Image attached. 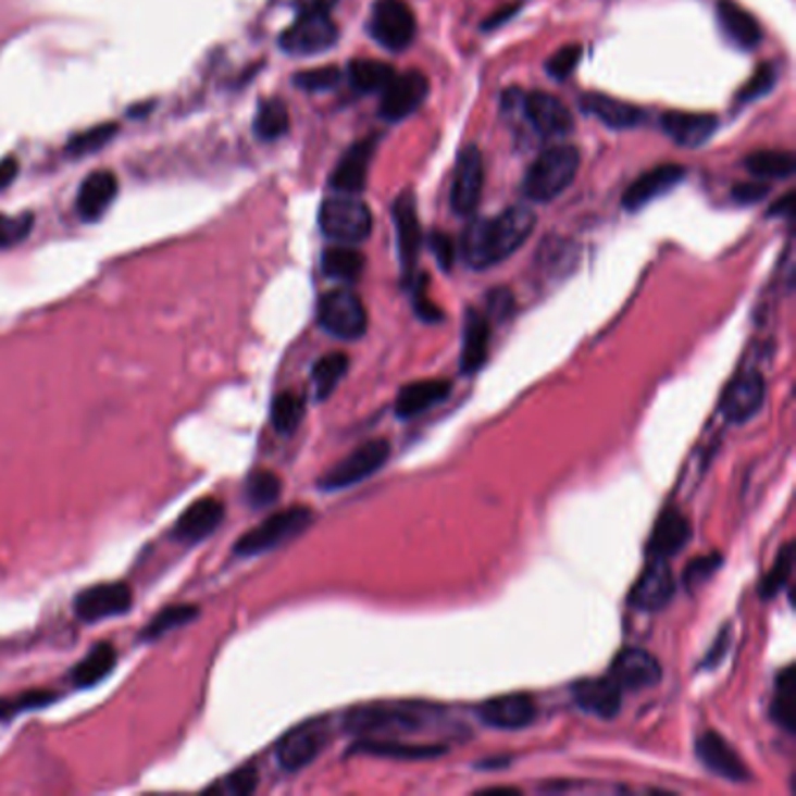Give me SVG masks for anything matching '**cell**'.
Segmentation results:
<instances>
[{"label":"cell","instance_id":"6da1fadb","mask_svg":"<svg viewBox=\"0 0 796 796\" xmlns=\"http://www.w3.org/2000/svg\"><path fill=\"white\" fill-rule=\"evenodd\" d=\"M535 213L512 206L498 217H476L460 238V258L470 269H490L514 254L535 229Z\"/></svg>","mask_w":796,"mask_h":796},{"label":"cell","instance_id":"7a4b0ae2","mask_svg":"<svg viewBox=\"0 0 796 796\" xmlns=\"http://www.w3.org/2000/svg\"><path fill=\"white\" fill-rule=\"evenodd\" d=\"M441 726V710L425 704H372L344 714V729L360 741H402Z\"/></svg>","mask_w":796,"mask_h":796},{"label":"cell","instance_id":"3957f363","mask_svg":"<svg viewBox=\"0 0 796 796\" xmlns=\"http://www.w3.org/2000/svg\"><path fill=\"white\" fill-rule=\"evenodd\" d=\"M580 171V152L572 146H554L539 154L523 178V195L535 203L561 197Z\"/></svg>","mask_w":796,"mask_h":796},{"label":"cell","instance_id":"277c9868","mask_svg":"<svg viewBox=\"0 0 796 796\" xmlns=\"http://www.w3.org/2000/svg\"><path fill=\"white\" fill-rule=\"evenodd\" d=\"M318 222H321L323 234L332 238V241L353 246L362 244L372 234L374 215L370 206L360 201L356 195L337 192L323 201Z\"/></svg>","mask_w":796,"mask_h":796},{"label":"cell","instance_id":"5b68a950","mask_svg":"<svg viewBox=\"0 0 796 796\" xmlns=\"http://www.w3.org/2000/svg\"><path fill=\"white\" fill-rule=\"evenodd\" d=\"M311 523H313V509H309L307 505H293L288 509H281V512L264 519L238 539L234 545V554L260 556L264 551H272L283 543H288V539L297 537L299 533H304Z\"/></svg>","mask_w":796,"mask_h":796},{"label":"cell","instance_id":"8992f818","mask_svg":"<svg viewBox=\"0 0 796 796\" xmlns=\"http://www.w3.org/2000/svg\"><path fill=\"white\" fill-rule=\"evenodd\" d=\"M390 458V441L388 439H372L364 441L356 451H350L346 458H341L337 465H332L321 480H318V488L321 490H344L356 486L364 480H370L381 468L388 463Z\"/></svg>","mask_w":796,"mask_h":796},{"label":"cell","instance_id":"52a82bcc","mask_svg":"<svg viewBox=\"0 0 796 796\" xmlns=\"http://www.w3.org/2000/svg\"><path fill=\"white\" fill-rule=\"evenodd\" d=\"M318 323L344 341H356L368 332V309L362 299L350 290H332L318 301Z\"/></svg>","mask_w":796,"mask_h":796},{"label":"cell","instance_id":"ba28073f","mask_svg":"<svg viewBox=\"0 0 796 796\" xmlns=\"http://www.w3.org/2000/svg\"><path fill=\"white\" fill-rule=\"evenodd\" d=\"M339 28L327 12H299L293 26L283 30L281 50L290 57L323 54L337 45Z\"/></svg>","mask_w":796,"mask_h":796},{"label":"cell","instance_id":"9c48e42d","mask_svg":"<svg viewBox=\"0 0 796 796\" xmlns=\"http://www.w3.org/2000/svg\"><path fill=\"white\" fill-rule=\"evenodd\" d=\"M372 38L390 52H402L416 38V17L405 0H376L370 17Z\"/></svg>","mask_w":796,"mask_h":796},{"label":"cell","instance_id":"30bf717a","mask_svg":"<svg viewBox=\"0 0 796 796\" xmlns=\"http://www.w3.org/2000/svg\"><path fill=\"white\" fill-rule=\"evenodd\" d=\"M329 743V724L311 720L295 726L276 745V759L283 771H301L313 763Z\"/></svg>","mask_w":796,"mask_h":796},{"label":"cell","instance_id":"8fae6325","mask_svg":"<svg viewBox=\"0 0 796 796\" xmlns=\"http://www.w3.org/2000/svg\"><path fill=\"white\" fill-rule=\"evenodd\" d=\"M763 400H767V381L759 370L747 368L729 381L720 400V413L726 423L743 425L757 416Z\"/></svg>","mask_w":796,"mask_h":796},{"label":"cell","instance_id":"7c38bea8","mask_svg":"<svg viewBox=\"0 0 796 796\" xmlns=\"http://www.w3.org/2000/svg\"><path fill=\"white\" fill-rule=\"evenodd\" d=\"M134 602L129 584L124 582H103L87 586L83 594L73 600V612L85 624H97L110 617L126 614Z\"/></svg>","mask_w":796,"mask_h":796},{"label":"cell","instance_id":"4fadbf2b","mask_svg":"<svg viewBox=\"0 0 796 796\" xmlns=\"http://www.w3.org/2000/svg\"><path fill=\"white\" fill-rule=\"evenodd\" d=\"M694 750L696 759L718 778H724L729 783H750L753 780L750 769L745 767V761L734 750V745H731L724 736H720L718 731H704V734L696 738Z\"/></svg>","mask_w":796,"mask_h":796},{"label":"cell","instance_id":"5bb4252c","mask_svg":"<svg viewBox=\"0 0 796 796\" xmlns=\"http://www.w3.org/2000/svg\"><path fill=\"white\" fill-rule=\"evenodd\" d=\"M430 91L427 77L421 71H407L405 75H395L390 85L381 91L378 113L388 122H402L416 113Z\"/></svg>","mask_w":796,"mask_h":796},{"label":"cell","instance_id":"9a60e30c","mask_svg":"<svg viewBox=\"0 0 796 796\" xmlns=\"http://www.w3.org/2000/svg\"><path fill=\"white\" fill-rule=\"evenodd\" d=\"M484 157L476 146L460 150L451 185V209L456 215H470L482 201Z\"/></svg>","mask_w":796,"mask_h":796},{"label":"cell","instance_id":"2e32d148","mask_svg":"<svg viewBox=\"0 0 796 796\" xmlns=\"http://www.w3.org/2000/svg\"><path fill=\"white\" fill-rule=\"evenodd\" d=\"M610 677L624 692H640L657 687L663 677L661 663L655 655L640 647H626L619 651L610 666Z\"/></svg>","mask_w":796,"mask_h":796},{"label":"cell","instance_id":"e0dca14e","mask_svg":"<svg viewBox=\"0 0 796 796\" xmlns=\"http://www.w3.org/2000/svg\"><path fill=\"white\" fill-rule=\"evenodd\" d=\"M537 706L533 696L528 694H505V696H493L476 708V718L482 724L490 729H502V731H517L525 729L535 722Z\"/></svg>","mask_w":796,"mask_h":796},{"label":"cell","instance_id":"ac0fdd59","mask_svg":"<svg viewBox=\"0 0 796 796\" xmlns=\"http://www.w3.org/2000/svg\"><path fill=\"white\" fill-rule=\"evenodd\" d=\"M523 115L531 122L533 129L543 138H563L572 132V113L570 108L561 101L551 97L547 91H533L521 101Z\"/></svg>","mask_w":796,"mask_h":796},{"label":"cell","instance_id":"d6986e66","mask_svg":"<svg viewBox=\"0 0 796 796\" xmlns=\"http://www.w3.org/2000/svg\"><path fill=\"white\" fill-rule=\"evenodd\" d=\"M675 596V577L666 559H649L643 575L635 580L629 596L633 608L643 612H659Z\"/></svg>","mask_w":796,"mask_h":796},{"label":"cell","instance_id":"ffe728a7","mask_svg":"<svg viewBox=\"0 0 796 796\" xmlns=\"http://www.w3.org/2000/svg\"><path fill=\"white\" fill-rule=\"evenodd\" d=\"M692 521L689 517L677 509L675 505H668L659 514L651 537L647 543L649 559H671L692 543Z\"/></svg>","mask_w":796,"mask_h":796},{"label":"cell","instance_id":"44dd1931","mask_svg":"<svg viewBox=\"0 0 796 796\" xmlns=\"http://www.w3.org/2000/svg\"><path fill=\"white\" fill-rule=\"evenodd\" d=\"M575 704L598 720H614L624 706V689L610 677H586L572 684Z\"/></svg>","mask_w":796,"mask_h":796},{"label":"cell","instance_id":"7402d4cb","mask_svg":"<svg viewBox=\"0 0 796 796\" xmlns=\"http://www.w3.org/2000/svg\"><path fill=\"white\" fill-rule=\"evenodd\" d=\"M222 521H225V502L217 498H201L185 509L181 519L175 521L171 535L183 545H197L201 539L211 537Z\"/></svg>","mask_w":796,"mask_h":796},{"label":"cell","instance_id":"603a6c76","mask_svg":"<svg viewBox=\"0 0 796 796\" xmlns=\"http://www.w3.org/2000/svg\"><path fill=\"white\" fill-rule=\"evenodd\" d=\"M687 178V169L682 164H661L635 178L624 192L622 206L626 211H640L643 206L671 192L675 185Z\"/></svg>","mask_w":796,"mask_h":796},{"label":"cell","instance_id":"cb8c5ba5","mask_svg":"<svg viewBox=\"0 0 796 796\" xmlns=\"http://www.w3.org/2000/svg\"><path fill=\"white\" fill-rule=\"evenodd\" d=\"M393 217H395V234H397V248H400V260L405 272L411 274L413 266L419 260V250L423 244V232L416 213V199L411 192H402L395 199L393 206Z\"/></svg>","mask_w":796,"mask_h":796},{"label":"cell","instance_id":"d4e9b609","mask_svg":"<svg viewBox=\"0 0 796 796\" xmlns=\"http://www.w3.org/2000/svg\"><path fill=\"white\" fill-rule=\"evenodd\" d=\"M451 395V381L423 378L400 388L395 397V416L400 421L416 419L421 413L441 405Z\"/></svg>","mask_w":796,"mask_h":796},{"label":"cell","instance_id":"484cf974","mask_svg":"<svg viewBox=\"0 0 796 796\" xmlns=\"http://www.w3.org/2000/svg\"><path fill=\"white\" fill-rule=\"evenodd\" d=\"M376 142H378L376 138H364L346 150V154L341 157L337 169H334V175L329 181L334 192H344V195L362 192L364 183H368V171H370V162L376 150Z\"/></svg>","mask_w":796,"mask_h":796},{"label":"cell","instance_id":"4316f807","mask_svg":"<svg viewBox=\"0 0 796 796\" xmlns=\"http://www.w3.org/2000/svg\"><path fill=\"white\" fill-rule=\"evenodd\" d=\"M720 120L700 113H680L671 110L661 117V129L682 148H700L718 132Z\"/></svg>","mask_w":796,"mask_h":796},{"label":"cell","instance_id":"83f0119b","mask_svg":"<svg viewBox=\"0 0 796 796\" xmlns=\"http://www.w3.org/2000/svg\"><path fill=\"white\" fill-rule=\"evenodd\" d=\"M117 197V175L113 171H97L87 175L77 192V215L85 222H97Z\"/></svg>","mask_w":796,"mask_h":796},{"label":"cell","instance_id":"f1b7e54d","mask_svg":"<svg viewBox=\"0 0 796 796\" xmlns=\"http://www.w3.org/2000/svg\"><path fill=\"white\" fill-rule=\"evenodd\" d=\"M490 348V323L484 313L468 309L463 323V348H460V372L476 374L486 360Z\"/></svg>","mask_w":796,"mask_h":796},{"label":"cell","instance_id":"f546056e","mask_svg":"<svg viewBox=\"0 0 796 796\" xmlns=\"http://www.w3.org/2000/svg\"><path fill=\"white\" fill-rule=\"evenodd\" d=\"M582 110L586 115L600 120L605 126H610V129H633L645 120L643 108L612 97H602V94H586V97H582Z\"/></svg>","mask_w":796,"mask_h":796},{"label":"cell","instance_id":"4dcf8cb0","mask_svg":"<svg viewBox=\"0 0 796 796\" xmlns=\"http://www.w3.org/2000/svg\"><path fill=\"white\" fill-rule=\"evenodd\" d=\"M718 22L729 42H734L738 50H755L761 40L757 20L741 5L731 3V0H720L718 3Z\"/></svg>","mask_w":796,"mask_h":796},{"label":"cell","instance_id":"1f68e13d","mask_svg":"<svg viewBox=\"0 0 796 796\" xmlns=\"http://www.w3.org/2000/svg\"><path fill=\"white\" fill-rule=\"evenodd\" d=\"M449 747L439 743L435 745H421V743H405V741H358L356 753L374 755V757H386V759H405V761H419V759H435L447 755Z\"/></svg>","mask_w":796,"mask_h":796},{"label":"cell","instance_id":"d6a6232c","mask_svg":"<svg viewBox=\"0 0 796 796\" xmlns=\"http://www.w3.org/2000/svg\"><path fill=\"white\" fill-rule=\"evenodd\" d=\"M115 663H117L115 647L108 643H99L83 661L75 663V668L71 671V682L79 689H89L113 673Z\"/></svg>","mask_w":796,"mask_h":796},{"label":"cell","instance_id":"836d02e7","mask_svg":"<svg viewBox=\"0 0 796 796\" xmlns=\"http://www.w3.org/2000/svg\"><path fill=\"white\" fill-rule=\"evenodd\" d=\"M323 272L327 278L356 283L364 272V254L348 244L332 246L323 252Z\"/></svg>","mask_w":796,"mask_h":796},{"label":"cell","instance_id":"e575fe53","mask_svg":"<svg viewBox=\"0 0 796 796\" xmlns=\"http://www.w3.org/2000/svg\"><path fill=\"white\" fill-rule=\"evenodd\" d=\"M393 77H395L393 66L384 61L356 59V61H350V66H348L350 85H353L356 91H362V94L384 91L390 85Z\"/></svg>","mask_w":796,"mask_h":796},{"label":"cell","instance_id":"d590c367","mask_svg":"<svg viewBox=\"0 0 796 796\" xmlns=\"http://www.w3.org/2000/svg\"><path fill=\"white\" fill-rule=\"evenodd\" d=\"M348 372V356L346 353H327L321 360H315L311 370L313 395L315 402H325L327 397L337 390L341 378Z\"/></svg>","mask_w":796,"mask_h":796},{"label":"cell","instance_id":"8d00e7d4","mask_svg":"<svg viewBox=\"0 0 796 796\" xmlns=\"http://www.w3.org/2000/svg\"><path fill=\"white\" fill-rule=\"evenodd\" d=\"M745 169L757 175V178L783 181L794 175L796 159L792 152L785 150H759L745 159Z\"/></svg>","mask_w":796,"mask_h":796},{"label":"cell","instance_id":"74e56055","mask_svg":"<svg viewBox=\"0 0 796 796\" xmlns=\"http://www.w3.org/2000/svg\"><path fill=\"white\" fill-rule=\"evenodd\" d=\"M254 134L260 140H278L290 129V110L281 99H266L260 103L258 115L252 124Z\"/></svg>","mask_w":796,"mask_h":796},{"label":"cell","instance_id":"f35d334b","mask_svg":"<svg viewBox=\"0 0 796 796\" xmlns=\"http://www.w3.org/2000/svg\"><path fill=\"white\" fill-rule=\"evenodd\" d=\"M307 413L304 397L285 390L278 393L272 402V425L278 435H293Z\"/></svg>","mask_w":796,"mask_h":796},{"label":"cell","instance_id":"ab89813d","mask_svg":"<svg viewBox=\"0 0 796 796\" xmlns=\"http://www.w3.org/2000/svg\"><path fill=\"white\" fill-rule=\"evenodd\" d=\"M199 617V608L197 605H171V608H164L162 612H159L152 622L146 626V631H142L140 638L142 640H157L162 638V635L181 629L185 624H192L195 619Z\"/></svg>","mask_w":796,"mask_h":796},{"label":"cell","instance_id":"60d3db41","mask_svg":"<svg viewBox=\"0 0 796 796\" xmlns=\"http://www.w3.org/2000/svg\"><path fill=\"white\" fill-rule=\"evenodd\" d=\"M771 718L785 731H794V668L787 666L775 680V696L771 704Z\"/></svg>","mask_w":796,"mask_h":796},{"label":"cell","instance_id":"b9f144b4","mask_svg":"<svg viewBox=\"0 0 796 796\" xmlns=\"http://www.w3.org/2000/svg\"><path fill=\"white\" fill-rule=\"evenodd\" d=\"M283 493V484L278 480V474L272 470H254L248 482H246V500L254 507V509H264L269 505H274Z\"/></svg>","mask_w":796,"mask_h":796},{"label":"cell","instance_id":"7bdbcfd3","mask_svg":"<svg viewBox=\"0 0 796 796\" xmlns=\"http://www.w3.org/2000/svg\"><path fill=\"white\" fill-rule=\"evenodd\" d=\"M117 136V124L108 122V124H99L94 126V129L89 132H83L77 134L69 140L66 146V154L69 157H87L91 152H97L101 148H105L110 140H113Z\"/></svg>","mask_w":796,"mask_h":796},{"label":"cell","instance_id":"ee69618b","mask_svg":"<svg viewBox=\"0 0 796 796\" xmlns=\"http://www.w3.org/2000/svg\"><path fill=\"white\" fill-rule=\"evenodd\" d=\"M792 570H794V554H792V545L787 543L783 549H780L771 570L763 575V580L759 584V596L761 598L778 596L787 586V582L792 577Z\"/></svg>","mask_w":796,"mask_h":796},{"label":"cell","instance_id":"f6af8a7d","mask_svg":"<svg viewBox=\"0 0 796 796\" xmlns=\"http://www.w3.org/2000/svg\"><path fill=\"white\" fill-rule=\"evenodd\" d=\"M57 700V692H45V689H30L17 696L0 698V720H10L14 714L26 712V710H38L52 706Z\"/></svg>","mask_w":796,"mask_h":796},{"label":"cell","instance_id":"bcb514c9","mask_svg":"<svg viewBox=\"0 0 796 796\" xmlns=\"http://www.w3.org/2000/svg\"><path fill=\"white\" fill-rule=\"evenodd\" d=\"M724 563V559L720 554H708V556H698V559L689 561V565L684 568L682 575V584L687 586V592H696L698 586H704L714 572L720 570V565Z\"/></svg>","mask_w":796,"mask_h":796},{"label":"cell","instance_id":"7dc6e473","mask_svg":"<svg viewBox=\"0 0 796 796\" xmlns=\"http://www.w3.org/2000/svg\"><path fill=\"white\" fill-rule=\"evenodd\" d=\"M341 83V71L337 66H321L311 71H301L295 75V85L304 91H329Z\"/></svg>","mask_w":796,"mask_h":796},{"label":"cell","instance_id":"c3c4849f","mask_svg":"<svg viewBox=\"0 0 796 796\" xmlns=\"http://www.w3.org/2000/svg\"><path fill=\"white\" fill-rule=\"evenodd\" d=\"M775 69L773 63H761V66L755 71V75L747 79L745 87L738 91V103H750L761 99L763 94H769L775 87Z\"/></svg>","mask_w":796,"mask_h":796},{"label":"cell","instance_id":"681fc988","mask_svg":"<svg viewBox=\"0 0 796 796\" xmlns=\"http://www.w3.org/2000/svg\"><path fill=\"white\" fill-rule=\"evenodd\" d=\"M30 227H34V215L30 213L17 215V217L0 213V250L22 244L28 236Z\"/></svg>","mask_w":796,"mask_h":796},{"label":"cell","instance_id":"f907efd6","mask_svg":"<svg viewBox=\"0 0 796 796\" xmlns=\"http://www.w3.org/2000/svg\"><path fill=\"white\" fill-rule=\"evenodd\" d=\"M582 54H584L582 45H565V47H561L559 52H554L549 57V61H547V73L554 79H565L572 71H575L580 66Z\"/></svg>","mask_w":796,"mask_h":796},{"label":"cell","instance_id":"816d5d0a","mask_svg":"<svg viewBox=\"0 0 796 796\" xmlns=\"http://www.w3.org/2000/svg\"><path fill=\"white\" fill-rule=\"evenodd\" d=\"M427 244H430V250H433V254H435L437 264L441 269H447V272H449L453 260H456V244H453V238L449 234L433 232V234H430V241Z\"/></svg>","mask_w":796,"mask_h":796},{"label":"cell","instance_id":"f5cc1de1","mask_svg":"<svg viewBox=\"0 0 796 796\" xmlns=\"http://www.w3.org/2000/svg\"><path fill=\"white\" fill-rule=\"evenodd\" d=\"M258 783H260L258 769H254V767H244V769L234 771L227 778V789L232 794H238V796H248V794H252L254 789H258Z\"/></svg>","mask_w":796,"mask_h":796},{"label":"cell","instance_id":"db71d44e","mask_svg":"<svg viewBox=\"0 0 796 796\" xmlns=\"http://www.w3.org/2000/svg\"><path fill=\"white\" fill-rule=\"evenodd\" d=\"M731 647V626H724L718 635V640L712 643L708 657L700 663V668H718L722 663V659L726 657V651Z\"/></svg>","mask_w":796,"mask_h":796},{"label":"cell","instance_id":"11a10c76","mask_svg":"<svg viewBox=\"0 0 796 796\" xmlns=\"http://www.w3.org/2000/svg\"><path fill=\"white\" fill-rule=\"evenodd\" d=\"M767 195H769V185H763V183H745V185L734 187V199L743 206L759 203L761 199H767Z\"/></svg>","mask_w":796,"mask_h":796},{"label":"cell","instance_id":"9f6ffc18","mask_svg":"<svg viewBox=\"0 0 796 796\" xmlns=\"http://www.w3.org/2000/svg\"><path fill=\"white\" fill-rule=\"evenodd\" d=\"M514 309V299L509 295V290H493L488 295V311L490 315H496L498 321L505 315H509V311Z\"/></svg>","mask_w":796,"mask_h":796},{"label":"cell","instance_id":"6f0895ef","mask_svg":"<svg viewBox=\"0 0 796 796\" xmlns=\"http://www.w3.org/2000/svg\"><path fill=\"white\" fill-rule=\"evenodd\" d=\"M20 175V162L14 157H5L0 159V192L8 189Z\"/></svg>","mask_w":796,"mask_h":796},{"label":"cell","instance_id":"680465c9","mask_svg":"<svg viewBox=\"0 0 796 796\" xmlns=\"http://www.w3.org/2000/svg\"><path fill=\"white\" fill-rule=\"evenodd\" d=\"M299 12H329L337 0H293Z\"/></svg>","mask_w":796,"mask_h":796},{"label":"cell","instance_id":"91938a15","mask_svg":"<svg viewBox=\"0 0 796 796\" xmlns=\"http://www.w3.org/2000/svg\"><path fill=\"white\" fill-rule=\"evenodd\" d=\"M519 10V5H512V8H505V10H500V12H496V14H493V17H488L486 20V24H484V28H496V26H502L509 17H512V14Z\"/></svg>","mask_w":796,"mask_h":796},{"label":"cell","instance_id":"94428289","mask_svg":"<svg viewBox=\"0 0 796 796\" xmlns=\"http://www.w3.org/2000/svg\"><path fill=\"white\" fill-rule=\"evenodd\" d=\"M792 201H794V197H792V195H785V197H783V201L773 206L769 215H787V213H789V206H792Z\"/></svg>","mask_w":796,"mask_h":796},{"label":"cell","instance_id":"6125c7cd","mask_svg":"<svg viewBox=\"0 0 796 796\" xmlns=\"http://www.w3.org/2000/svg\"><path fill=\"white\" fill-rule=\"evenodd\" d=\"M480 794H521V789H517V787H488V789H482Z\"/></svg>","mask_w":796,"mask_h":796}]
</instances>
